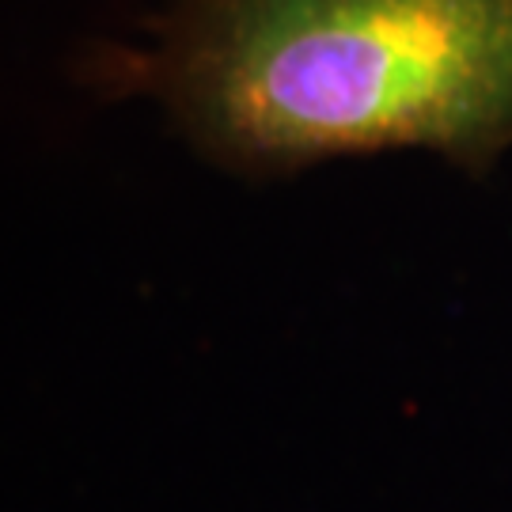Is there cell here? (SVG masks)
I'll use <instances>...</instances> for the list:
<instances>
[{"label":"cell","mask_w":512,"mask_h":512,"mask_svg":"<svg viewBox=\"0 0 512 512\" xmlns=\"http://www.w3.org/2000/svg\"><path fill=\"white\" fill-rule=\"evenodd\" d=\"M148 31L88 80L236 175L391 148L486 175L512 148V0H171Z\"/></svg>","instance_id":"cell-1"}]
</instances>
